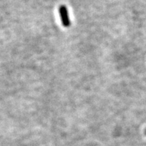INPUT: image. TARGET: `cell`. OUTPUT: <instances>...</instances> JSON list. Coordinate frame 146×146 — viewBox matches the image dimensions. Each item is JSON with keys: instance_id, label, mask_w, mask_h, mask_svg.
Segmentation results:
<instances>
[{"instance_id": "6da1fadb", "label": "cell", "mask_w": 146, "mask_h": 146, "mask_svg": "<svg viewBox=\"0 0 146 146\" xmlns=\"http://www.w3.org/2000/svg\"><path fill=\"white\" fill-rule=\"evenodd\" d=\"M58 10H59V14L60 16V19H61L62 24L64 27L68 28L71 25L70 20L69 18L68 9H67L66 5H62L59 7Z\"/></svg>"}]
</instances>
